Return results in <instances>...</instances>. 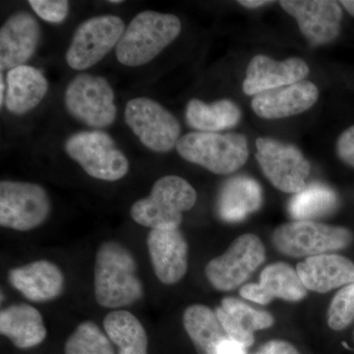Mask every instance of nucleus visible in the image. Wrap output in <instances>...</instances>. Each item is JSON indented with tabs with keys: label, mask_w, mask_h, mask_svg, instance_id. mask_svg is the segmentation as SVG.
Wrapping results in <instances>:
<instances>
[{
	"label": "nucleus",
	"mask_w": 354,
	"mask_h": 354,
	"mask_svg": "<svg viewBox=\"0 0 354 354\" xmlns=\"http://www.w3.org/2000/svg\"><path fill=\"white\" fill-rule=\"evenodd\" d=\"M95 297L104 308L130 306L144 297L134 256L118 241H104L95 261Z\"/></svg>",
	"instance_id": "nucleus-1"
},
{
	"label": "nucleus",
	"mask_w": 354,
	"mask_h": 354,
	"mask_svg": "<svg viewBox=\"0 0 354 354\" xmlns=\"http://www.w3.org/2000/svg\"><path fill=\"white\" fill-rule=\"evenodd\" d=\"M181 22L172 14L143 11L133 18L115 48L125 66L149 64L179 36Z\"/></svg>",
	"instance_id": "nucleus-2"
},
{
	"label": "nucleus",
	"mask_w": 354,
	"mask_h": 354,
	"mask_svg": "<svg viewBox=\"0 0 354 354\" xmlns=\"http://www.w3.org/2000/svg\"><path fill=\"white\" fill-rule=\"evenodd\" d=\"M197 193L180 176L160 177L153 184L149 196L132 205V220L151 230H176L183 223L184 212L194 207Z\"/></svg>",
	"instance_id": "nucleus-3"
},
{
	"label": "nucleus",
	"mask_w": 354,
	"mask_h": 354,
	"mask_svg": "<svg viewBox=\"0 0 354 354\" xmlns=\"http://www.w3.org/2000/svg\"><path fill=\"white\" fill-rule=\"evenodd\" d=\"M176 149L184 160L221 176L241 169L249 155L246 137L237 133H188L179 139Z\"/></svg>",
	"instance_id": "nucleus-4"
},
{
	"label": "nucleus",
	"mask_w": 354,
	"mask_h": 354,
	"mask_svg": "<svg viewBox=\"0 0 354 354\" xmlns=\"http://www.w3.org/2000/svg\"><path fill=\"white\" fill-rule=\"evenodd\" d=\"M353 234L344 227L313 221H295L274 230L272 242L279 252L291 257H314L348 246Z\"/></svg>",
	"instance_id": "nucleus-5"
},
{
	"label": "nucleus",
	"mask_w": 354,
	"mask_h": 354,
	"mask_svg": "<svg viewBox=\"0 0 354 354\" xmlns=\"http://www.w3.org/2000/svg\"><path fill=\"white\" fill-rule=\"evenodd\" d=\"M65 151L88 176L104 181H118L129 171V162L106 132L83 131L67 139Z\"/></svg>",
	"instance_id": "nucleus-6"
},
{
	"label": "nucleus",
	"mask_w": 354,
	"mask_h": 354,
	"mask_svg": "<svg viewBox=\"0 0 354 354\" xmlns=\"http://www.w3.org/2000/svg\"><path fill=\"white\" fill-rule=\"evenodd\" d=\"M50 199L36 183L2 180L0 183V225L17 232H29L48 220Z\"/></svg>",
	"instance_id": "nucleus-7"
},
{
	"label": "nucleus",
	"mask_w": 354,
	"mask_h": 354,
	"mask_svg": "<svg viewBox=\"0 0 354 354\" xmlns=\"http://www.w3.org/2000/svg\"><path fill=\"white\" fill-rule=\"evenodd\" d=\"M64 102L67 111L88 127L106 128L115 120L113 90L104 77L79 74L67 86Z\"/></svg>",
	"instance_id": "nucleus-8"
},
{
	"label": "nucleus",
	"mask_w": 354,
	"mask_h": 354,
	"mask_svg": "<svg viewBox=\"0 0 354 354\" xmlns=\"http://www.w3.org/2000/svg\"><path fill=\"white\" fill-rule=\"evenodd\" d=\"M124 118L140 142L153 152H169L180 139V124L176 116L149 97L128 102Z\"/></svg>",
	"instance_id": "nucleus-9"
},
{
	"label": "nucleus",
	"mask_w": 354,
	"mask_h": 354,
	"mask_svg": "<svg viewBox=\"0 0 354 354\" xmlns=\"http://www.w3.org/2000/svg\"><path fill=\"white\" fill-rule=\"evenodd\" d=\"M256 148L261 169L274 187L293 194L306 187L311 167L299 149L268 137L258 138Z\"/></svg>",
	"instance_id": "nucleus-10"
},
{
	"label": "nucleus",
	"mask_w": 354,
	"mask_h": 354,
	"mask_svg": "<svg viewBox=\"0 0 354 354\" xmlns=\"http://www.w3.org/2000/svg\"><path fill=\"white\" fill-rule=\"evenodd\" d=\"M124 22L114 15L90 18L77 28L66 51L67 64L74 70L94 66L120 43Z\"/></svg>",
	"instance_id": "nucleus-11"
},
{
	"label": "nucleus",
	"mask_w": 354,
	"mask_h": 354,
	"mask_svg": "<svg viewBox=\"0 0 354 354\" xmlns=\"http://www.w3.org/2000/svg\"><path fill=\"white\" fill-rule=\"evenodd\" d=\"M266 259L265 247L257 235L237 237L220 257L209 261L206 276L213 288L230 291L239 288Z\"/></svg>",
	"instance_id": "nucleus-12"
},
{
	"label": "nucleus",
	"mask_w": 354,
	"mask_h": 354,
	"mask_svg": "<svg viewBox=\"0 0 354 354\" xmlns=\"http://www.w3.org/2000/svg\"><path fill=\"white\" fill-rule=\"evenodd\" d=\"M286 13L297 21L300 31L314 46L330 43L341 32L342 10L339 2L330 0H283Z\"/></svg>",
	"instance_id": "nucleus-13"
},
{
	"label": "nucleus",
	"mask_w": 354,
	"mask_h": 354,
	"mask_svg": "<svg viewBox=\"0 0 354 354\" xmlns=\"http://www.w3.org/2000/svg\"><path fill=\"white\" fill-rule=\"evenodd\" d=\"M153 272L160 283L176 285L188 268V244L183 232L176 230H151L147 237Z\"/></svg>",
	"instance_id": "nucleus-14"
},
{
	"label": "nucleus",
	"mask_w": 354,
	"mask_h": 354,
	"mask_svg": "<svg viewBox=\"0 0 354 354\" xmlns=\"http://www.w3.org/2000/svg\"><path fill=\"white\" fill-rule=\"evenodd\" d=\"M41 38L38 21L30 13L13 14L0 29V69L25 65L34 55Z\"/></svg>",
	"instance_id": "nucleus-15"
},
{
	"label": "nucleus",
	"mask_w": 354,
	"mask_h": 354,
	"mask_svg": "<svg viewBox=\"0 0 354 354\" xmlns=\"http://www.w3.org/2000/svg\"><path fill=\"white\" fill-rule=\"evenodd\" d=\"M308 73V64L301 58L276 62L266 55H256L247 67L243 91L246 95H256L304 81Z\"/></svg>",
	"instance_id": "nucleus-16"
},
{
	"label": "nucleus",
	"mask_w": 354,
	"mask_h": 354,
	"mask_svg": "<svg viewBox=\"0 0 354 354\" xmlns=\"http://www.w3.org/2000/svg\"><path fill=\"white\" fill-rule=\"evenodd\" d=\"M319 97L318 87L310 81H300L256 95L251 102L254 113L265 120L290 118L308 111Z\"/></svg>",
	"instance_id": "nucleus-17"
},
{
	"label": "nucleus",
	"mask_w": 354,
	"mask_h": 354,
	"mask_svg": "<svg viewBox=\"0 0 354 354\" xmlns=\"http://www.w3.org/2000/svg\"><path fill=\"white\" fill-rule=\"evenodd\" d=\"M307 295L297 271L286 263H274L266 267L258 283L242 286L241 295L247 300L262 305L274 298L286 301H299Z\"/></svg>",
	"instance_id": "nucleus-18"
},
{
	"label": "nucleus",
	"mask_w": 354,
	"mask_h": 354,
	"mask_svg": "<svg viewBox=\"0 0 354 354\" xmlns=\"http://www.w3.org/2000/svg\"><path fill=\"white\" fill-rule=\"evenodd\" d=\"M9 283L32 302H48L64 291V272L55 263L39 260L14 268L8 274Z\"/></svg>",
	"instance_id": "nucleus-19"
},
{
	"label": "nucleus",
	"mask_w": 354,
	"mask_h": 354,
	"mask_svg": "<svg viewBox=\"0 0 354 354\" xmlns=\"http://www.w3.org/2000/svg\"><path fill=\"white\" fill-rule=\"evenodd\" d=\"M297 271L306 290L325 293L354 283V264L335 255L322 254L306 258L297 265Z\"/></svg>",
	"instance_id": "nucleus-20"
},
{
	"label": "nucleus",
	"mask_w": 354,
	"mask_h": 354,
	"mask_svg": "<svg viewBox=\"0 0 354 354\" xmlns=\"http://www.w3.org/2000/svg\"><path fill=\"white\" fill-rule=\"evenodd\" d=\"M215 312L228 337L245 348L254 344V332L268 329L274 324L271 314L254 309L234 297L223 298Z\"/></svg>",
	"instance_id": "nucleus-21"
},
{
	"label": "nucleus",
	"mask_w": 354,
	"mask_h": 354,
	"mask_svg": "<svg viewBox=\"0 0 354 354\" xmlns=\"http://www.w3.org/2000/svg\"><path fill=\"white\" fill-rule=\"evenodd\" d=\"M0 333L20 349L39 346L48 335L39 310L26 304L10 305L0 312Z\"/></svg>",
	"instance_id": "nucleus-22"
},
{
	"label": "nucleus",
	"mask_w": 354,
	"mask_h": 354,
	"mask_svg": "<svg viewBox=\"0 0 354 354\" xmlns=\"http://www.w3.org/2000/svg\"><path fill=\"white\" fill-rule=\"evenodd\" d=\"M262 203V189L257 181L248 176H235L221 187L216 209L221 220L237 223L258 211Z\"/></svg>",
	"instance_id": "nucleus-23"
},
{
	"label": "nucleus",
	"mask_w": 354,
	"mask_h": 354,
	"mask_svg": "<svg viewBox=\"0 0 354 354\" xmlns=\"http://www.w3.org/2000/svg\"><path fill=\"white\" fill-rule=\"evenodd\" d=\"M6 108L14 114H24L43 101L48 82L43 72L35 67L22 65L7 73Z\"/></svg>",
	"instance_id": "nucleus-24"
},
{
	"label": "nucleus",
	"mask_w": 354,
	"mask_h": 354,
	"mask_svg": "<svg viewBox=\"0 0 354 354\" xmlns=\"http://www.w3.org/2000/svg\"><path fill=\"white\" fill-rule=\"evenodd\" d=\"M183 325L198 354H216L228 337L215 311L202 304L191 305L184 311Z\"/></svg>",
	"instance_id": "nucleus-25"
},
{
	"label": "nucleus",
	"mask_w": 354,
	"mask_h": 354,
	"mask_svg": "<svg viewBox=\"0 0 354 354\" xmlns=\"http://www.w3.org/2000/svg\"><path fill=\"white\" fill-rule=\"evenodd\" d=\"M106 335L118 354H148V335L138 318L127 310H113L104 320Z\"/></svg>",
	"instance_id": "nucleus-26"
},
{
	"label": "nucleus",
	"mask_w": 354,
	"mask_h": 354,
	"mask_svg": "<svg viewBox=\"0 0 354 354\" xmlns=\"http://www.w3.org/2000/svg\"><path fill=\"white\" fill-rule=\"evenodd\" d=\"M186 121L199 132L218 133L234 127L241 118V111L230 100L205 104L193 99L186 106Z\"/></svg>",
	"instance_id": "nucleus-27"
},
{
	"label": "nucleus",
	"mask_w": 354,
	"mask_h": 354,
	"mask_svg": "<svg viewBox=\"0 0 354 354\" xmlns=\"http://www.w3.org/2000/svg\"><path fill=\"white\" fill-rule=\"evenodd\" d=\"M337 194L321 183H312L291 198L288 212L295 221H312L332 213L337 208Z\"/></svg>",
	"instance_id": "nucleus-28"
},
{
	"label": "nucleus",
	"mask_w": 354,
	"mask_h": 354,
	"mask_svg": "<svg viewBox=\"0 0 354 354\" xmlns=\"http://www.w3.org/2000/svg\"><path fill=\"white\" fill-rule=\"evenodd\" d=\"M64 351L65 354H115L108 335L91 321L76 328L67 339Z\"/></svg>",
	"instance_id": "nucleus-29"
},
{
	"label": "nucleus",
	"mask_w": 354,
	"mask_h": 354,
	"mask_svg": "<svg viewBox=\"0 0 354 354\" xmlns=\"http://www.w3.org/2000/svg\"><path fill=\"white\" fill-rule=\"evenodd\" d=\"M354 319V283L344 286L335 295L328 311V324L332 330H341Z\"/></svg>",
	"instance_id": "nucleus-30"
},
{
	"label": "nucleus",
	"mask_w": 354,
	"mask_h": 354,
	"mask_svg": "<svg viewBox=\"0 0 354 354\" xmlns=\"http://www.w3.org/2000/svg\"><path fill=\"white\" fill-rule=\"evenodd\" d=\"M30 6L39 18L50 23H62L69 12L66 0H30Z\"/></svg>",
	"instance_id": "nucleus-31"
},
{
	"label": "nucleus",
	"mask_w": 354,
	"mask_h": 354,
	"mask_svg": "<svg viewBox=\"0 0 354 354\" xmlns=\"http://www.w3.org/2000/svg\"><path fill=\"white\" fill-rule=\"evenodd\" d=\"M337 153L344 164L354 167V125L342 132L337 139Z\"/></svg>",
	"instance_id": "nucleus-32"
},
{
	"label": "nucleus",
	"mask_w": 354,
	"mask_h": 354,
	"mask_svg": "<svg viewBox=\"0 0 354 354\" xmlns=\"http://www.w3.org/2000/svg\"><path fill=\"white\" fill-rule=\"evenodd\" d=\"M254 354H300L292 344L285 341H271L261 346Z\"/></svg>",
	"instance_id": "nucleus-33"
},
{
	"label": "nucleus",
	"mask_w": 354,
	"mask_h": 354,
	"mask_svg": "<svg viewBox=\"0 0 354 354\" xmlns=\"http://www.w3.org/2000/svg\"><path fill=\"white\" fill-rule=\"evenodd\" d=\"M245 346L227 337L218 346L216 354H246Z\"/></svg>",
	"instance_id": "nucleus-34"
},
{
	"label": "nucleus",
	"mask_w": 354,
	"mask_h": 354,
	"mask_svg": "<svg viewBox=\"0 0 354 354\" xmlns=\"http://www.w3.org/2000/svg\"><path fill=\"white\" fill-rule=\"evenodd\" d=\"M241 6L247 7V8H258V7L264 6L266 4L272 3V1H265V0H242L239 1Z\"/></svg>",
	"instance_id": "nucleus-35"
},
{
	"label": "nucleus",
	"mask_w": 354,
	"mask_h": 354,
	"mask_svg": "<svg viewBox=\"0 0 354 354\" xmlns=\"http://www.w3.org/2000/svg\"><path fill=\"white\" fill-rule=\"evenodd\" d=\"M6 84H4L3 74L1 73V76H0V106H1L6 102Z\"/></svg>",
	"instance_id": "nucleus-36"
},
{
	"label": "nucleus",
	"mask_w": 354,
	"mask_h": 354,
	"mask_svg": "<svg viewBox=\"0 0 354 354\" xmlns=\"http://www.w3.org/2000/svg\"><path fill=\"white\" fill-rule=\"evenodd\" d=\"M351 15L354 16V0H342L339 2Z\"/></svg>",
	"instance_id": "nucleus-37"
},
{
	"label": "nucleus",
	"mask_w": 354,
	"mask_h": 354,
	"mask_svg": "<svg viewBox=\"0 0 354 354\" xmlns=\"http://www.w3.org/2000/svg\"><path fill=\"white\" fill-rule=\"evenodd\" d=\"M123 1H121V0H111V1H109V3H122Z\"/></svg>",
	"instance_id": "nucleus-38"
}]
</instances>
